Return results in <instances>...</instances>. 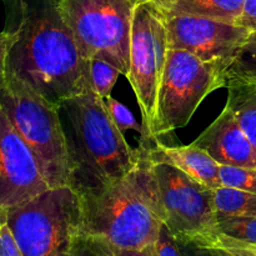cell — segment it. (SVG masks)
<instances>
[{
  "label": "cell",
  "instance_id": "6da1fadb",
  "mask_svg": "<svg viewBox=\"0 0 256 256\" xmlns=\"http://www.w3.org/2000/svg\"><path fill=\"white\" fill-rule=\"evenodd\" d=\"M2 70L60 106L92 89L84 59L59 10V0H18L0 36Z\"/></svg>",
  "mask_w": 256,
  "mask_h": 256
},
{
  "label": "cell",
  "instance_id": "7a4b0ae2",
  "mask_svg": "<svg viewBox=\"0 0 256 256\" xmlns=\"http://www.w3.org/2000/svg\"><path fill=\"white\" fill-rule=\"evenodd\" d=\"M72 185L80 198L94 196L125 176L142 158L112 122L106 102L92 89L59 106Z\"/></svg>",
  "mask_w": 256,
  "mask_h": 256
},
{
  "label": "cell",
  "instance_id": "3957f363",
  "mask_svg": "<svg viewBox=\"0 0 256 256\" xmlns=\"http://www.w3.org/2000/svg\"><path fill=\"white\" fill-rule=\"evenodd\" d=\"M122 179L100 194L82 199L80 232L125 249H146L164 225L159 188L148 149ZM80 196V195H79Z\"/></svg>",
  "mask_w": 256,
  "mask_h": 256
},
{
  "label": "cell",
  "instance_id": "277c9868",
  "mask_svg": "<svg viewBox=\"0 0 256 256\" xmlns=\"http://www.w3.org/2000/svg\"><path fill=\"white\" fill-rule=\"evenodd\" d=\"M0 110L36 156L50 188L70 186L72 170L59 106L2 70Z\"/></svg>",
  "mask_w": 256,
  "mask_h": 256
},
{
  "label": "cell",
  "instance_id": "5b68a950",
  "mask_svg": "<svg viewBox=\"0 0 256 256\" xmlns=\"http://www.w3.org/2000/svg\"><path fill=\"white\" fill-rule=\"evenodd\" d=\"M0 214L24 256H70L82 228V199L72 186L52 188Z\"/></svg>",
  "mask_w": 256,
  "mask_h": 256
},
{
  "label": "cell",
  "instance_id": "8992f818",
  "mask_svg": "<svg viewBox=\"0 0 256 256\" xmlns=\"http://www.w3.org/2000/svg\"><path fill=\"white\" fill-rule=\"evenodd\" d=\"M232 62L204 60L185 50H168L158 92L155 139L184 128L210 92L226 86Z\"/></svg>",
  "mask_w": 256,
  "mask_h": 256
},
{
  "label": "cell",
  "instance_id": "52a82bcc",
  "mask_svg": "<svg viewBox=\"0 0 256 256\" xmlns=\"http://www.w3.org/2000/svg\"><path fill=\"white\" fill-rule=\"evenodd\" d=\"M135 5L136 0H59L82 58L105 60L125 76L130 70Z\"/></svg>",
  "mask_w": 256,
  "mask_h": 256
},
{
  "label": "cell",
  "instance_id": "ba28073f",
  "mask_svg": "<svg viewBox=\"0 0 256 256\" xmlns=\"http://www.w3.org/2000/svg\"><path fill=\"white\" fill-rule=\"evenodd\" d=\"M152 164L164 212V224L184 244L215 246L222 235L214 189L169 164Z\"/></svg>",
  "mask_w": 256,
  "mask_h": 256
},
{
  "label": "cell",
  "instance_id": "9c48e42d",
  "mask_svg": "<svg viewBox=\"0 0 256 256\" xmlns=\"http://www.w3.org/2000/svg\"><path fill=\"white\" fill-rule=\"evenodd\" d=\"M169 50L164 14L152 2H136L130 42V85L142 115V136L155 140L158 92Z\"/></svg>",
  "mask_w": 256,
  "mask_h": 256
},
{
  "label": "cell",
  "instance_id": "30bf717a",
  "mask_svg": "<svg viewBox=\"0 0 256 256\" xmlns=\"http://www.w3.org/2000/svg\"><path fill=\"white\" fill-rule=\"evenodd\" d=\"M52 189L36 156L0 110V212Z\"/></svg>",
  "mask_w": 256,
  "mask_h": 256
},
{
  "label": "cell",
  "instance_id": "8fae6325",
  "mask_svg": "<svg viewBox=\"0 0 256 256\" xmlns=\"http://www.w3.org/2000/svg\"><path fill=\"white\" fill-rule=\"evenodd\" d=\"M169 49L189 52L204 60L232 59L250 34L242 25L196 15L165 16Z\"/></svg>",
  "mask_w": 256,
  "mask_h": 256
},
{
  "label": "cell",
  "instance_id": "7c38bea8",
  "mask_svg": "<svg viewBox=\"0 0 256 256\" xmlns=\"http://www.w3.org/2000/svg\"><path fill=\"white\" fill-rule=\"evenodd\" d=\"M192 144L209 152L220 165L256 166L254 146L226 106Z\"/></svg>",
  "mask_w": 256,
  "mask_h": 256
},
{
  "label": "cell",
  "instance_id": "4fadbf2b",
  "mask_svg": "<svg viewBox=\"0 0 256 256\" xmlns=\"http://www.w3.org/2000/svg\"><path fill=\"white\" fill-rule=\"evenodd\" d=\"M146 149L149 160L154 164L162 162L172 165L210 189L222 186L220 178L222 165L209 152L196 145L166 146L158 142L155 148L146 146Z\"/></svg>",
  "mask_w": 256,
  "mask_h": 256
},
{
  "label": "cell",
  "instance_id": "5bb4252c",
  "mask_svg": "<svg viewBox=\"0 0 256 256\" xmlns=\"http://www.w3.org/2000/svg\"><path fill=\"white\" fill-rule=\"evenodd\" d=\"M165 16L196 15L236 24L245 0H149Z\"/></svg>",
  "mask_w": 256,
  "mask_h": 256
},
{
  "label": "cell",
  "instance_id": "9a60e30c",
  "mask_svg": "<svg viewBox=\"0 0 256 256\" xmlns=\"http://www.w3.org/2000/svg\"><path fill=\"white\" fill-rule=\"evenodd\" d=\"M218 220L230 218H256V194L220 186L214 189Z\"/></svg>",
  "mask_w": 256,
  "mask_h": 256
},
{
  "label": "cell",
  "instance_id": "2e32d148",
  "mask_svg": "<svg viewBox=\"0 0 256 256\" xmlns=\"http://www.w3.org/2000/svg\"><path fill=\"white\" fill-rule=\"evenodd\" d=\"M226 108L232 110L256 152V92L245 85H229Z\"/></svg>",
  "mask_w": 256,
  "mask_h": 256
},
{
  "label": "cell",
  "instance_id": "e0dca14e",
  "mask_svg": "<svg viewBox=\"0 0 256 256\" xmlns=\"http://www.w3.org/2000/svg\"><path fill=\"white\" fill-rule=\"evenodd\" d=\"M152 246L146 249H125L102 236L79 232L72 242L70 256H152Z\"/></svg>",
  "mask_w": 256,
  "mask_h": 256
},
{
  "label": "cell",
  "instance_id": "ac0fdd59",
  "mask_svg": "<svg viewBox=\"0 0 256 256\" xmlns=\"http://www.w3.org/2000/svg\"><path fill=\"white\" fill-rule=\"evenodd\" d=\"M226 78V86L256 80V30L250 32L248 39L232 58Z\"/></svg>",
  "mask_w": 256,
  "mask_h": 256
},
{
  "label": "cell",
  "instance_id": "d6986e66",
  "mask_svg": "<svg viewBox=\"0 0 256 256\" xmlns=\"http://www.w3.org/2000/svg\"><path fill=\"white\" fill-rule=\"evenodd\" d=\"M89 62L92 90L102 99H108L122 72L114 65L105 60L95 58V59H90Z\"/></svg>",
  "mask_w": 256,
  "mask_h": 256
},
{
  "label": "cell",
  "instance_id": "ffe728a7",
  "mask_svg": "<svg viewBox=\"0 0 256 256\" xmlns=\"http://www.w3.org/2000/svg\"><path fill=\"white\" fill-rule=\"evenodd\" d=\"M222 185L256 194V166H220Z\"/></svg>",
  "mask_w": 256,
  "mask_h": 256
},
{
  "label": "cell",
  "instance_id": "44dd1931",
  "mask_svg": "<svg viewBox=\"0 0 256 256\" xmlns=\"http://www.w3.org/2000/svg\"><path fill=\"white\" fill-rule=\"evenodd\" d=\"M220 232L236 242L256 245V218H230L219 222Z\"/></svg>",
  "mask_w": 256,
  "mask_h": 256
},
{
  "label": "cell",
  "instance_id": "7402d4cb",
  "mask_svg": "<svg viewBox=\"0 0 256 256\" xmlns=\"http://www.w3.org/2000/svg\"><path fill=\"white\" fill-rule=\"evenodd\" d=\"M105 102H106L110 116H112V122L116 124V126L119 128L120 132H125L129 129H134L139 132L140 134H142V125L138 124L134 114L124 104H122V102H118L116 99L112 96L105 99Z\"/></svg>",
  "mask_w": 256,
  "mask_h": 256
},
{
  "label": "cell",
  "instance_id": "603a6c76",
  "mask_svg": "<svg viewBox=\"0 0 256 256\" xmlns=\"http://www.w3.org/2000/svg\"><path fill=\"white\" fill-rule=\"evenodd\" d=\"M152 256H182L179 242L169 232L166 225H162L156 242L152 244Z\"/></svg>",
  "mask_w": 256,
  "mask_h": 256
},
{
  "label": "cell",
  "instance_id": "cb8c5ba5",
  "mask_svg": "<svg viewBox=\"0 0 256 256\" xmlns=\"http://www.w3.org/2000/svg\"><path fill=\"white\" fill-rule=\"evenodd\" d=\"M0 256H24L6 222L0 226Z\"/></svg>",
  "mask_w": 256,
  "mask_h": 256
},
{
  "label": "cell",
  "instance_id": "d4e9b609",
  "mask_svg": "<svg viewBox=\"0 0 256 256\" xmlns=\"http://www.w3.org/2000/svg\"><path fill=\"white\" fill-rule=\"evenodd\" d=\"M182 256H229L222 248L202 246L196 244H184L179 242Z\"/></svg>",
  "mask_w": 256,
  "mask_h": 256
},
{
  "label": "cell",
  "instance_id": "484cf974",
  "mask_svg": "<svg viewBox=\"0 0 256 256\" xmlns=\"http://www.w3.org/2000/svg\"><path fill=\"white\" fill-rule=\"evenodd\" d=\"M215 246L222 248L229 256H256L254 252H252L248 248L236 244V242H234L232 239H229V238L222 234L220 235L219 242H216Z\"/></svg>",
  "mask_w": 256,
  "mask_h": 256
},
{
  "label": "cell",
  "instance_id": "4316f807",
  "mask_svg": "<svg viewBox=\"0 0 256 256\" xmlns=\"http://www.w3.org/2000/svg\"><path fill=\"white\" fill-rule=\"evenodd\" d=\"M238 25L246 28L250 32L256 30V0H245L244 10L236 22Z\"/></svg>",
  "mask_w": 256,
  "mask_h": 256
},
{
  "label": "cell",
  "instance_id": "83f0119b",
  "mask_svg": "<svg viewBox=\"0 0 256 256\" xmlns=\"http://www.w3.org/2000/svg\"><path fill=\"white\" fill-rule=\"evenodd\" d=\"M234 85H245V86L249 88L250 90L256 92V80H252V82H242V84H234Z\"/></svg>",
  "mask_w": 256,
  "mask_h": 256
},
{
  "label": "cell",
  "instance_id": "f1b7e54d",
  "mask_svg": "<svg viewBox=\"0 0 256 256\" xmlns=\"http://www.w3.org/2000/svg\"><path fill=\"white\" fill-rule=\"evenodd\" d=\"M228 238H229V236H228ZM230 239H232V238H230ZM232 242H236V244L242 245V246H245V248H248V249L252 250V252H256V245H252V244H244V242H236V240H234V239H232Z\"/></svg>",
  "mask_w": 256,
  "mask_h": 256
},
{
  "label": "cell",
  "instance_id": "f546056e",
  "mask_svg": "<svg viewBox=\"0 0 256 256\" xmlns=\"http://www.w3.org/2000/svg\"><path fill=\"white\" fill-rule=\"evenodd\" d=\"M149 2V0H136V2Z\"/></svg>",
  "mask_w": 256,
  "mask_h": 256
},
{
  "label": "cell",
  "instance_id": "4dcf8cb0",
  "mask_svg": "<svg viewBox=\"0 0 256 256\" xmlns=\"http://www.w3.org/2000/svg\"><path fill=\"white\" fill-rule=\"evenodd\" d=\"M229 239H230V238H229ZM255 254H256V252H255Z\"/></svg>",
  "mask_w": 256,
  "mask_h": 256
}]
</instances>
